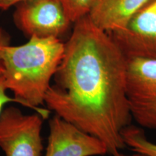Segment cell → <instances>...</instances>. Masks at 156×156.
Returning a JSON list of instances; mask_svg holds the SVG:
<instances>
[{
  "label": "cell",
  "mask_w": 156,
  "mask_h": 156,
  "mask_svg": "<svg viewBox=\"0 0 156 156\" xmlns=\"http://www.w3.org/2000/svg\"><path fill=\"white\" fill-rule=\"evenodd\" d=\"M73 24L44 105L101 140L113 155L125 147L122 132L132 121L126 93L128 58L88 15Z\"/></svg>",
  "instance_id": "cell-1"
},
{
  "label": "cell",
  "mask_w": 156,
  "mask_h": 156,
  "mask_svg": "<svg viewBox=\"0 0 156 156\" xmlns=\"http://www.w3.org/2000/svg\"><path fill=\"white\" fill-rule=\"evenodd\" d=\"M64 52V43L57 38L32 36L20 46H0V64L4 85L23 106L44 117L51 111L42 106Z\"/></svg>",
  "instance_id": "cell-2"
},
{
  "label": "cell",
  "mask_w": 156,
  "mask_h": 156,
  "mask_svg": "<svg viewBox=\"0 0 156 156\" xmlns=\"http://www.w3.org/2000/svg\"><path fill=\"white\" fill-rule=\"evenodd\" d=\"M126 93L132 119L156 129V60L128 58Z\"/></svg>",
  "instance_id": "cell-3"
},
{
  "label": "cell",
  "mask_w": 156,
  "mask_h": 156,
  "mask_svg": "<svg viewBox=\"0 0 156 156\" xmlns=\"http://www.w3.org/2000/svg\"><path fill=\"white\" fill-rule=\"evenodd\" d=\"M44 117L25 114L14 106L0 114V148L6 156H41Z\"/></svg>",
  "instance_id": "cell-4"
},
{
  "label": "cell",
  "mask_w": 156,
  "mask_h": 156,
  "mask_svg": "<svg viewBox=\"0 0 156 156\" xmlns=\"http://www.w3.org/2000/svg\"><path fill=\"white\" fill-rule=\"evenodd\" d=\"M17 5L15 24L28 38L62 39L73 24L61 0H25Z\"/></svg>",
  "instance_id": "cell-5"
},
{
  "label": "cell",
  "mask_w": 156,
  "mask_h": 156,
  "mask_svg": "<svg viewBox=\"0 0 156 156\" xmlns=\"http://www.w3.org/2000/svg\"><path fill=\"white\" fill-rule=\"evenodd\" d=\"M127 58L156 60V0H150L124 28L108 33Z\"/></svg>",
  "instance_id": "cell-6"
},
{
  "label": "cell",
  "mask_w": 156,
  "mask_h": 156,
  "mask_svg": "<svg viewBox=\"0 0 156 156\" xmlns=\"http://www.w3.org/2000/svg\"><path fill=\"white\" fill-rule=\"evenodd\" d=\"M48 126L45 156H96L108 153L106 145L101 140L57 115L51 119Z\"/></svg>",
  "instance_id": "cell-7"
},
{
  "label": "cell",
  "mask_w": 156,
  "mask_h": 156,
  "mask_svg": "<svg viewBox=\"0 0 156 156\" xmlns=\"http://www.w3.org/2000/svg\"><path fill=\"white\" fill-rule=\"evenodd\" d=\"M150 0H93L88 16L107 33L121 30Z\"/></svg>",
  "instance_id": "cell-8"
},
{
  "label": "cell",
  "mask_w": 156,
  "mask_h": 156,
  "mask_svg": "<svg viewBox=\"0 0 156 156\" xmlns=\"http://www.w3.org/2000/svg\"><path fill=\"white\" fill-rule=\"evenodd\" d=\"M122 136L125 145L133 152L156 156V144L150 141L140 128L129 124L123 129Z\"/></svg>",
  "instance_id": "cell-9"
},
{
  "label": "cell",
  "mask_w": 156,
  "mask_h": 156,
  "mask_svg": "<svg viewBox=\"0 0 156 156\" xmlns=\"http://www.w3.org/2000/svg\"><path fill=\"white\" fill-rule=\"evenodd\" d=\"M93 0H61L68 17L74 23L89 14Z\"/></svg>",
  "instance_id": "cell-10"
},
{
  "label": "cell",
  "mask_w": 156,
  "mask_h": 156,
  "mask_svg": "<svg viewBox=\"0 0 156 156\" xmlns=\"http://www.w3.org/2000/svg\"><path fill=\"white\" fill-rule=\"evenodd\" d=\"M19 103V101L15 99L13 96H9L7 94V90L5 88L4 85V80L2 74H0V114L5 108L6 105H9V103Z\"/></svg>",
  "instance_id": "cell-11"
},
{
  "label": "cell",
  "mask_w": 156,
  "mask_h": 156,
  "mask_svg": "<svg viewBox=\"0 0 156 156\" xmlns=\"http://www.w3.org/2000/svg\"><path fill=\"white\" fill-rule=\"evenodd\" d=\"M7 44H10V36L6 32V30L0 26V46ZM2 69L0 64V74L2 73Z\"/></svg>",
  "instance_id": "cell-12"
},
{
  "label": "cell",
  "mask_w": 156,
  "mask_h": 156,
  "mask_svg": "<svg viewBox=\"0 0 156 156\" xmlns=\"http://www.w3.org/2000/svg\"><path fill=\"white\" fill-rule=\"evenodd\" d=\"M25 0H0V9L7 10L12 6L22 2Z\"/></svg>",
  "instance_id": "cell-13"
},
{
  "label": "cell",
  "mask_w": 156,
  "mask_h": 156,
  "mask_svg": "<svg viewBox=\"0 0 156 156\" xmlns=\"http://www.w3.org/2000/svg\"><path fill=\"white\" fill-rule=\"evenodd\" d=\"M113 156H150L148 155H146V154H143V153H136L134 152V154H132V155H125V154H123L122 153H120V151L116 152V153H114Z\"/></svg>",
  "instance_id": "cell-14"
}]
</instances>
